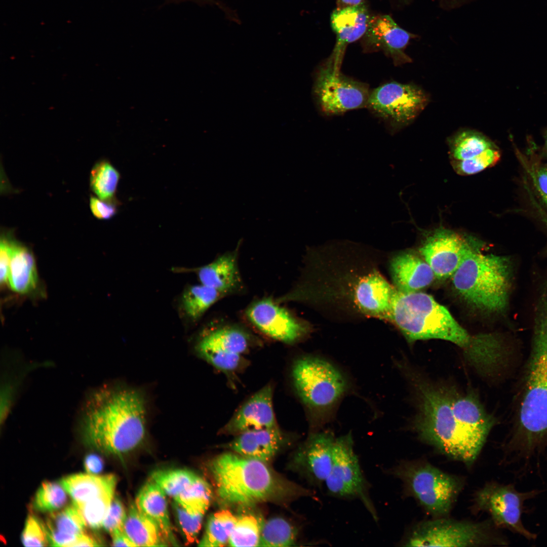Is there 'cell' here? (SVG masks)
<instances>
[{"mask_svg": "<svg viewBox=\"0 0 547 547\" xmlns=\"http://www.w3.org/2000/svg\"><path fill=\"white\" fill-rule=\"evenodd\" d=\"M414 429L421 439L465 464L472 463L492 429L475 421L453 388L418 381Z\"/></svg>", "mask_w": 547, "mask_h": 547, "instance_id": "1", "label": "cell"}, {"mask_svg": "<svg viewBox=\"0 0 547 547\" xmlns=\"http://www.w3.org/2000/svg\"><path fill=\"white\" fill-rule=\"evenodd\" d=\"M390 322L410 342L438 339L456 344L476 370L490 365L498 353L499 340L496 334H471L445 307L424 293H405L398 290Z\"/></svg>", "mask_w": 547, "mask_h": 547, "instance_id": "2", "label": "cell"}, {"mask_svg": "<svg viewBox=\"0 0 547 547\" xmlns=\"http://www.w3.org/2000/svg\"><path fill=\"white\" fill-rule=\"evenodd\" d=\"M144 397L136 389L110 387L97 391L85 407L82 429L85 441L108 454L137 448L146 435Z\"/></svg>", "mask_w": 547, "mask_h": 547, "instance_id": "3", "label": "cell"}, {"mask_svg": "<svg viewBox=\"0 0 547 547\" xmlns=\"http://www.w3.org/2000/svg\"><path fill=\"white\" fill-rule=\"evenodd\" d=\"M530 355L519 393L512 446L531 455L547 446V291L535 307Z\"/></svg>", "mask_w": 547, "mask_h": 547, "instance_id": "4", "label": "cell"}, {"mask_svg": "<svg viewBox=\"0 0 547 547\" xmlns=\"http://www.w3.org/2000/svg\"><path fill=\"white\" fill-rule=\"evenodd\" d=\"M217 493L224 502L250 505L312 496L310 490L281 478L266 462L227 452L210 465Z\"/></svg>", "mask_w": 547, "mask_h": 547, "instance_id": "5", "label": "cell"}, {"mask_svg": "<svg viewBox=\"0 0 547 547\" xmlns=\"http://www.w3.org/2000/svg\"><path fill=\"white\" fill-rule=\"evenodd\" d=\"M513 267L506 256L471 253L452 276L454 290L474 309L499 314L509 304Z\"/></svg>", "mask_w": 547, "mask_h": 547, "instance_id": "6", "label": "cell"}, {"mask_svg": "<svg viewBox=\"0 0 547 547\" xmlns=\"http://www.w3.org/2000/svg\"><path fill=\"white\" fill-rule=\"evenodd\" d=\"M292 375L297 394L315 420L311 433L321 431L349 390L346 377L330 362L309 356L296 361Z\"/></svg>", "mask_w": 547, "mask_h": 547, "instance_id": "7", "label": "cell"}, {"mask_svg": "<svg viewBox=\"0 0 547 547\" xmlns=\"http://www.w3.org/2000/svg\"><path fill=\"white\" fill-rule=\"evenodd\" d=\"M400 479L404 494L413 497L434 519L446 517L462 489V482L428 462L401 460L385 471Z\"/></svg>", "mask_w": 547, "mask_h": 547, "instance_id": "8", "label": "cell"}, {"mask_svg": "<svg viewBox=\"0 0 547 547\" xmlns=\"http://www.w3.org/2000/svg\"><path fill=\"white\" fill-rule=\"evenodd\" d=\"M506 541L496 534L488 523L435 518L415 526L405 535V546H477L503 544Z\"/></svg>", "mask_w": 547, "mask_h": 547, "instance_id": "9", "label": "cell"}, {"mask_svg": "<svg viewBox=\"0 0 547 547\" xmlns=\"http://www.w3.org/2000/svg\"><path fill=\"white\" fill-rule=\"evenodd\" d=\"M354 446L350 433L336 437L332 468L325 482L327 491L337 498L359 500L377 522V512L370 494L371 485L363 473Z\"/></svg>", "mask_w": 547, "mask_h": 547, "instance_id": "10", "label": "cell"}, {"mask_svg": "<svg viewBox=\"0 0 547 547\" xmlns=\"http://www.w3.org/2000/svg\"><path fill=\"white\" fill-rule=\"evenodd\" d=\"M314 91L320 108L327 115L366 107L370 93L367 85L334 71L327 61L317 72Z\"/></svg>", "mask_w": 547, "mask_h": 547, "instance_id": "11", "label": "cell"}, {"mask_svg": "<svg viewBox=\"0 0 547 547\" xmlns=\"http://www.w3.org/2000/svg\"><path fill=\"white\" fill-rule=\"evenodd\" d=\"M538 492L535 490L520 492L512 485L489 483L476 493L475 506L478 511L488 513L497 527L507 529L528 539H533L536 535L525 528L521 516L524 502Z\"/></svg>", "mask_w": 547, "mask_h": 547, "instance_id": "12", "label": "cell"}, {"mask_svg": "<svg viewBox=\"0 0 547 547\" xmlns=\"http://www.w3.org/2000/svg\"><path fill=\"white\" fill-rule=\"evenodd\" d=\"M426 102L425 94L417 87L390 82L370 92L366 107L391 128L397 129L411 122Z\"/></svg>", "mask_w": 547, "mask_h": 547, "instance_id": "13", "label": "cell"}, {"mask_svg": "<svg viewBox=\"0 0 547 547\" xmlns=\"http://www.w3.org/2000/svg\"><path fill=\"white\" fill-rule=\"evenodd\" d=\"M251 337L244 330L224 326L207 332L200 340L197 349L208 362L223 372L236 370L251 344Z\"/></svg>", "mask_w": 547, "mask_h": 547, "instance_id": "14", "label": "cell"}, {"mask_svg": "<svg viewBox=\"0 0 547 547\" xmlns=\"http://www.w3.org/2000/svg\"><path fill=\"white\" fill-rule=\"evenodd\" d=\"M475 248L458 233L440 227L424 241L419 249L423 259L440 280L452 277Z\"/></svg>", "mask_w": 547, "mask_h": 547, "instance_id": "15", "label": "cell"}, {"mask_svg": "<svg viewBox=\"0 0 547 547\" xmlns=\"http://www.w3.org/2000/svg\"><path fill=\"white\" fill-rule=\"evenodd\" d=\"M248 320L260 331L279 341L291 344L306 334L307 327L280 303L263 298L252 303L247 309Z\"/></svg>", "mask_w": 547, "mask_h": 547, "instance_id": "16", "label": "cell"}, {"mask_svg": "<svg viewBox=\"0 0 547 547\" xmlns=\"http://www.w3.org/2000/svg\"><path fill=\"white\" fill-rule=\"evenodd\" d=\"M336 439L330 431L311 433L295 454V469L315 487L321 488L330 474Z\"/></svg>", "mask_w": 547, "mask_h": 547, "instance_id": "17", "label": "cell"}, {"mask_svg": "<svg viewBox=\"0 0 547 547\" xmlns=\"http://www.w3.org/2000/svg\"><path fill=\"white\" fill-rule=\"evenodd\" d=\"M397 289L375 268L360 272L351 302L362 315L390 321Z\"/></svg>", "mask_w": 547, "mask_h": 547, "instance_id": "18", "label": "cell"}, {"mask_svg": "<svg viewBox=\"0 0 547 547\" xmlns=\"http://www.w3.org/2000/svg\"><path fill=\"white\" fill-rule=\"evenodd\" d=\"M414 35L399 26L387 15L372 16L363 36L362 45L365 52L382 51L396 65L410 63L411 59L405 53Z\"/></svg>", "mask_w": 547, "mask_h": 547, "instance_id": "19", "label": "cell"}, {"mask_svg": "<svg viewBox=\"0 0 547 547\" xmlns=\"http://www.w3.org/2000/svg\"><path fill=\"white\" fill-rule=\"evenodd\" d=\"M371 16L364 3L360 5L336 8L330 17V24L336 40L332 52L326 61L334 71H340V66L347 46L364 35Z\"/></svg>", "mask_w": 547, "mask_h": 547, "instance_id": "20", "label": "cell"}, {"mask_svg": "<svg viewBox=\"0 0 547 547\" xmlns=\"http://www.w3.org/2000/svg\"><path fill=\"white\" fill-rule=\"evenodd\" d=\"M272 388L267 385L250 398L223 427L224 433H240L278 427L272 404Z\"/></svg>", "mask_w": 547, "mask_h": 547, "instance_id": "21", "label": "cell"}, {"mask_svg": "<svg viewBox=\"0 0 547 547\" xmlns=\"http://www.w3.org/2000/svg\"><path fill=\"white\" fill-rule=\"evenodd\" d=\"M393 285L400 291L417 292L428 286L435 276L427 263L411 251L400 252L390 261Z\"/></svg>", "mask_w": 547, "mask_h": 547, "instance_id": "22", "label": "cell"}, {"mask_svg": "<svg viewBox=\"0 0 547 547\" xmlns=\"http://www.w3.org/2000/svg\"><path fill=\"white\" fill-rule=\"evenodd\" d=\"M241 243L233 251L218 256L211 263L197 270L201 284L212 288L224 296L243 289V283L238 264Z\"/></svg>", "mask_w": 547, "mask_h": 547, "instance_id": "23", "label": "cell"}, {"mask_svg": "<svg viewBox=\"0 0 547 547\" xmlns=\"http://www.w3.org/2000/svg\"><path fill=\"white\" fill-rule=\"evenodd\" d=\"M283 442L278 426L240 433L224 446L242 456L266 462L277 454Z\"/></svg>", "mask_w": 547, "mask_h": 547, "instance_id": "24", "label": "cell"}, {"mask_svg": "<svg viewBox=\"0 0 547 547\" xmlns=\"http://www.w3.org/2000/svg\"><path fill=\"white\" fill-rule=\"evenodd\" d=\"M8 285L21 295L44 296L32 252L16 239L10 263Z\"/></svg>", "mask_w": 547, "mask_h": 547, "instance_id": "25", "label": "cell"}, {"mask_svg": "<svg viewBox=\"0 0 547 547\" xmlns=\"http://www.w3.org/2000/svg\"><path fill=\"white\" fill-rule=\"evenodd\" d=\"M166 496L163 490L150 479L139 491L135 502L156 523L169 545L178 546L170 522Z\"/></svg>", "mask_w": 547, "mask_h": 547, "instance_id": "26", "label": "cell"}, {"mask_svg": "<svg viewBox=\"0 0 547 547\" xmlns=\"http://www.w3.org/2000/svg\"><path fill=\"white\" fill-rule=\"evenodd\" d=\"M60 483L73 499V503L78 504L104 494L114 492L117 478L112 474H77L63 478Z\"/></svg>", "mask_w": 547, "mask_h": 547, "instance_id": "27", "label": "cell"}, {"mask_svg": "<svg viewBox=\"0 0 547 547\" xmlns=\"http://www.w3.org/2000/svg\"><path fill=\"white\" fill-rule=\"evenodd\" d=\"M124 531L136 546H169L156 523L144 514L135 502H130Z\"/></svg>", "mask_w": 547, "mask_h": 547, "instance_id": "28", "label": "cell"}, {"mask_svg": "<svg viewBox=\"0 0 547 547\" xmlns=\"http://www.w3.org/2000/svg\"><path fill=\"white\" fill-rule=\"evenodd\" d=\"M223 296L220 292L203 284L191 286L182 294V308L188 318L196 321Z\"/></svg>", "mask_w": 547, "mask_h": 547, "instance_id": "29", "label": "cell"}, {"mask_svg": "<svg viewBox=\"0 0 547 547\" xmlns=\"http://www.w3.org/2000/svg\"><path fill=\"white\" fill-rule=\"evenodd\" d=\"M237 519L228 510H223L214 513L208 521L205 532L198 545L218 547L226 545Z\"/></svg>", "mask_w": 547, "mask_h": 547, "instance_id": "30", "label": "cell"}, {"mask_svg": "<svg viewBox=\"0 0 547 547\" xmlns=\"http://www.w3.org/2000/svg\"><path fill=\"white\" fill-rule=\"evenodd\" d=\"M120 174L108 161L102 160L93 167L90 176V186L93 192L100 199L113 201Z\"/></svg>", "mask_w": 547, "mask_h": 547, "instance_id": "31", "label": "cell"}, {"mask_svg": "<svg viewBox=\"0 0 547 547\" xmlns=\"http://www.w3.org/2000/svg\"><path fill=\"white\" fill-rule=\"evenodd\" d=\"M298 531L285 519L276 517L263 522L258 546L287 547L295 543Z\"/></svg>", "mask_w": 547, "mask_h": 547, "instance_id": "32", "label": "cell"}, {"mask_svg": "<svg viewBox=\"0 0 547 547\" xmlns=\"http://www.w3.org/2000/svg\"><path fill=\"white\" fill-rule=\"evenodd\" d=\"M495 147L484 135L474 131H465L453 138L451 144V154L453 161H462L473 158Z\"/></svg>", "mask_w": 547, "mask_h": 547, "instance_id": "33", "label": "cell"}, {"mask_svg": "<svg viewBox=\"0 0 547 547\" xmlns=\"http://www.w3.org/2000/svg\"><path fill=\"white\" fill-rule=\"evenodd\" d=\"M45 525L47 532H56L77 536L84 533L85 521L78 509L73 504L58 512H53Z\"/></svg>", "mask_w": 547, "mask_h": 547, "instance_id": "34", "label": "cell"}, {"mask_svg": "<svg viewBox=\"0 0 547 547\" xmlns=\"http://www.w3.org/2000/svg\"><path fill=\"white\" fill-rule=\"evenodd\" d=\"M211 495L212 490L209 484L198 476L173 500L188 511L205 513L209 507Z\"/></svg>", "mask_w": 547, "mask_h": 547, "instance_id": "35", "label": "cell"}, {"mask_svg": "<svg viewBox=\"0 0 547 547\" xmlns=\"http://www.w3.org/2000/svg\"><path fill=\"white\" fill-rule=\"evenodd\" d=\"M198 476L186 470H162L153 471L150 479L173 499L191 484Z\"/></svg>", "mask_w": 547, "mask_h": 547, "instance_id": "36", "label": "cell"}, {"mask_svg": "<svg viewBox=\"0 0 547 547\" xmlns=\"http://www.w3.org/2000/svg\"><path fill=\"white\" fill-rule=\"evenodd\" d=\"M263 522L253 515L238 518L228 542L231 546H258Z\"/></svg>", "mask_w": 547, "mask_h": 547, "instance_id": "37", "label": "cell"}, {"mask_svg": "<svg viewBox=\"0 0 547 547\" xmlns=\"http://www.w3.org/2000/svg\"><path fill=\"white\" fill-rule=\"evenodd\" d=\"M62 486L56 482H45L38 489L32 502L33 508L38 512H55L63 506L67 496Z\"/></svg>", "mask_w": 547, "mask_h": 547, "instance_id": "38", "label": "cell"}, {"mask_svg": "<svg viewBox=\"0 0 547 547\" xmlns=\"http://www.w3.org/2000/svg\"><path fill=\"white\" fill-rule=\"evenodd\" d=\"M114 492L100 495L84 503L75 504L80 511L86 526L94 529L102 527Z\"/></svg>", "mask_w": 547, "mask_h": 547, "instance_id": "39", "label": "cell"}, {"mask_svg": "<svg viewBox=\"0 0 547 547\" xmlns=\"http://www.w3.org/2000/svg\"><path fill=\"white\" fill-rule=\"evenodd\" d=\"M500 157V152L495 147L489 148L471 159L452 161V166L458 174H475L494 165L498 161Z\"/></svg>", "mask_w": 547, "mask_h": 547, "instance_id": "40", "label": "cell"}, {"mask_svg": "<svg viewBox=\"0 0 547 547\" xmlns=\"http://www.w3.org/2000/svg\"><path fill=\"white\" fill-rule=\"evenodd\" d=\"M173 507L186 543H194L200 531L205 513L188 511L175 501Z\"/></svg>", "mask_w": 547, "mask_h": 547, "instance_id": "41", "label": "cell"}, {"mask_svg": "<svg viewBox=\"0 0 547 547\" xmlns=\"http://www.w3.org/2000/svg\"><path fill=\"white\" fill-rule=\"evenodd\" d=\"M21 540L25 546H45L49 545L45 523L33 515H29L25 523Z\"/></svg>", "mask_w": 547, "mask_h": 547, "instance_id": "42", "label": "cell"}, {"mask_svg": "<svg viewBox=\"0 0 547 547\" xmlns=\"http://www.w3.org/2000/svg\"><path fill=\"white\" fill-rule=\"evenodd\" d=\"M127 512L119 498L114 496L103 521L102 527L110 535L117 531L124 530Z\"/></svg>", "mask_w": 547, "mask_h": 547, "instance_id": "43", "label": "cell"}, {"mask_svg": "<svg viewBox=\"0 0 547 547\" xmlns=\"http://www.w3.org/2000/svg\"><path fill=\"white\" fill-rule=\"evenodd\" d=\"M15 238L11 230L2 231L0 242L1 285H8L10 263Z\"/></svg>", "mask_w": 547, "mask_h": 547, "instance_id": "44", "label": "cell"}, {"mask_svg": "<svg viewBox=\"0 0 547 547\" xmlns=\"http://www.w3.org/2000/svg\"><path fill=\"white\" fill-rule=\"evenodd\" d=\"M90 208L93 215L99 219H110L117 211L112 202L103 201L93 196L90 198Z\"/></svg>", "mask_w": 547, "mask_h": 547, "instance_id": "45", "label": "cell"}, {"mask_svg": "<svg viewBox=\"0 0 547 547\" xmlns=\"http://www.w3.org/2000/svg\"><path fill=\"white\" fill-rule=\"evenodd\" d=\"M84 467L88 474L96 475L102 471L103 467V461L99 456L95 454H88L85 458Z\"/></svg>", "mask_w": 547, "mask_h": 547, "instance_id": "46", "label": "cell"}, {"mask_svg": "<svg viewBox=\"0 0 547 547\" xmlns=\"http://www.w3.org/2000/svg\"><path fill=\"white\" fill-rule=\"evenodd\" d=\"M534 180L540 194L547 196V164L539 167L536 170Z\"/></svg>", "mask_w": 547, "mask_h": 547, "instance_id": "47", "label": "cell"}, {"mask_svg": "<svg viewBox=\"0 0 547 547\" xmlns=\"http://www.w3.org/2000/svg\"><path fill=\"white\" fill-rule=\"evenodd\" d=\"M112 544L114 546H136L134 542L126 534L124 530L119 531L111 535Z\"/></svg>", "mask_w": 547, "mask_h": 547, "instance_id": "48", "label": "cell"}, {"mask_svg": "<svg viewBox=\"0 0 547 547\" xmlns=\"http://www.w3.org/2000/svg\"><path fill=\"white\" fill-rule=\"evenodd\" d=\"M102 544L92 536L84 534L79 535L71 546H98Z\"/></svg>", "mask_w": 547, "mask_h": 547, "instance_id": "49", "label": "cell"}, {"mask_svg": "<svg viewBox=\"0 0 547 547\" xmlns=\"http://www.w3.org/2000/svg\"><path fill=\"white\" fill-rule=\"evenodd\" d=\"M474 0H439V3L442 8L445 10H452L459 8L463 6L468 4Z\"/></svg>", "mask_w": 547, "mask_h": 547, "instance_id": "50", "label": "cell"}, {"mask_svg": "<svg viewBox=\"0 0 547 547\" xmlns=\"http://www.w3.org/2000/svg\"><path fill=\"white\" fill-rule=\"evenodd\" d=\"M364 3L363 0H337L336 8H342L346 7L356 6Z\"/></svg>", "mask_w": 547, "mask_h": 547, "instance_id": "51", "label": "cell"}, {"mask_svg": "<svg viewBox=\"0 0 547 547\" xmlns=\"http://www.w3.org/2000/svg\"><path fill=\"white\" fill-rule=\"evenodd\" d=\"M544 143L542 149V154L544 157L547 158V129L544 133Z\"/></svg>", "mask_w": 547, "mask_h": 547, "instance_id": "52", "label": "cell"}, {"mask_svg": "<svg viewBox=\"0 0 547 547\" xmlns=\"http://www.w3.org/2000/svg\"><path fill=\"white\" fill-rule=\"evenodd\" d=\"M540 195L541 196V199H542V201L543 202L544 204L547 206V196L543 195V194H540Z\"/></svg>", "mask_w": 547, "mask_h": 547, "instance_id": "53", "label": "cell"}]
</instances>
